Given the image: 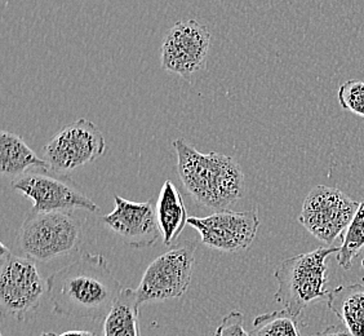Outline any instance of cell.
Instances as JSON below:
<instances>
[{
	"label": "cell",
	"instance_id": "1",
	"mask_svg": "<svg viewBox=\"0 0 364 336\" xmlns=\"http://www.w3.org/2000/svg\"><path fill=\"white\" fill-rule=\"evenodd\" d=\"M123 290L101 253H85L47 278L53 313L73 318L106 317Z\"/></svg>",
	"mask_w": 364,
	"mask_h": 336
},
{
	"label": "cell",
	"instance_id": "2",
	"mask_svg": "<svg viewBox=\"0 0 364 336\" xmlns=\"http://www.w3.org/2000/svg\"><path fill=\"white\" fill-rule=\"evenodd\" d=\"M177 174L196 204L218 211L228 210L245 196V174L228 155L199 153L183 139L173 141Z\"/></svg>",
	"mask_w": 364,
	"mask_h": 336
},
{
	"label": "cell",
	"instance_id": "3",
	"mask_svg": "<svg viewBox=\"0 0 364 336\" xmlns=\"http://www.w3.org/2000/svg\"><path fill=\"white\" fill-rule=\"evenodd\" d=\"M85 221L73 211L30 210L17 231L16 247L21 256L41 263L69 256L83 245Z\"/></svg>",
	"mask_w": 364,
	"mask_h": 336
},
{
	"label": "cell",
	"instance_id": "4",
	"mask_svg": "<svg viewBox=\"0 0 364 336\" xmlns=\"http://www.w3.org/2000/svg\"><path fill=\"white\" fill-rule=\"evenodd\" d=\"M338 252V247L329 246L283 260L274 273L278 282L275 300L297 318L309 305L327 300L326 263L332 253Z\"/></svg>",
	"mask_w": 364,
	"mask_h": 336
},
{
	"label": "cell",
	"instance_id": "5",
	"mask_svg": "<svg viewBox=\"0 0 364 336\" xmlns=\"http://www.w3.org/2000/svg\"><path fill=\"white\" fill-rule=\"evenodd\" d=\"M36 261L14 255L1 243L0 252V307L1 313L23 321L41 305L47 283L38 271Z\"/></svg>",
	"mask_w": 364,
	"mask_h": 336
},
{
	"label": "cell",
	"instance_id": "6",
	"mask_svg": "<svg viewBox=\"0 0 364 336\" xmlns=\"http://www.w3.org/2000/svg\"><path fill=\"white\" fill-rule=\"evenodd\" d=\"M196 245L185 241L161 253L147 266L136 295L139 304L178 299L189 290L196 264Z\"/></svg>",
	"mask_w": 364,
	"mask_h": 336
},
{
	"label": "cell",
	"instance_id": "7",
	"mask_svg": "<svg viewBox=\"0 0 364 336\" xmlns=\"http://www.w3.org/2000/svg\"><path fill=\"white\" fill-rule=\"evenodd\" d=\"M106 141L93 122L80 118L63 127L44 147L43 159L48 172L68 175L88 163L97 161L105 153Z\"/></svg>",
	"mask_w": 364,
	"mask_h": 336
},
{
	"label": "cell",
	"instance_id": "8",
	"mask_svg": "<svg viewBox=\"0 0 364 336\" xmlns=\"http://www.w3.org/2000/svg\"><path fill=\"white\" fill-rule=\"evenodd\" d=\"M358 207L359 202L341 190L318 185L305 198L299 221L318 241L331 246L346 231Z\"/></svg>",
	"mask_w": 364,
	"mask_h": 336
},
{
	"label": "cell",
	"instance_id": "9",
	"mask_svg": "<svg viewBox=\"0 0 364 336\" xmlns=\"http://www.w3.org/2000/svg\"><path fill=\"white\" fill-rule=\"evenodd\" d=\"M11 188L33 201L31 210L39 212H63L85 210L100 212V207L85 196L75 184L48 171L26 172L12 179Z\"/></svg>",
	"mask_w": 364,
	"mask_h": 336
},
{
	"label": "cell",
	"instance_id": "10",
	"mask_svg": "<svg viewBox=\"0 0 364 336\" xmlns=\"http://www.w3.org/2000/svg\"><path fill=\"white\" fill-rule=\"evenodd\" d=\"M188 224L196 229L207 247L224 253L245 251L257 236L259 220L256 210L234 212L224 210L210 216L189 217Z\"/></svg>",
	"mask_w": 364,
	"mask_h": 336
},
{
	"label": "cell",
	"instance_id": "11",
	"mask_svg": "<svg viewBox=\"0 0 364 336\" xmlns=\"http://www.w3.org/2000/svg\"><path fill=\"white\" fill-rule=\"evenodd\" d=\"M210 46V31L204 25L196 20L177 22L163 41L161 66L164 70L189 78L204 69Z\"/></svg>",
	"mask_w": 364,
	"mask_h": 336
},
{
	"label": "cell",
	"instance_id": "12",
	"mask_svg": "<svg viewBox=\"0 0 364 336\" xmlns=\"http://www.w3.org/2000/svg\"><path fill=\"white\" fill-rule=\"evenodd\" d=\"M115 209L102 216L104 224L124 243L134 248H147L156 245L161 231L153 199L132 202L119 196H114Z\"/></svg>",
	"mask_w": 364,
	"mask_h": 336
},
{
	"label": "cell",
	"instance_id": "13",
	"mask_svg": "<svg viewBox=\"0 0 364 336\" xmlns=\"http://www.w3.org/2000/svg\"><path fill=\"white\" fill-rule=\"evenodd\" d=\"M155 209L163 242L167 246L173 245L181 236L189 217L181 193L171 180L163 184Z\"/></svg>",
	"mask_w": 364,
	"mask_h": 336
},
{
	"label": "cell",
	"instance_id": "14",
	"mask_svg": "<svg viewBox=\"0 0 364 336\" xmlns=\"http://www.w3.org/2000/svg\"><path fill=\"white\" fill-rule=\"evenodd\" d=\"M327 305L351 336H364L363 283H351L332 290Z\"/></svg>",
	"mask_w": 364,
	"mask_h": 336
},
{
	"label": "cell",
	"instance_id": "15",
	"mask_svg": "<svg viewBox=\"0 0 364 336\" xmlns=\"http://www.w3.org/2000/svg\"><path fill=\"white\" fill-rule=\"evenodd\" d=\"M0 166L1 174L12 179L26 174L30 168L48 171L46 161L39 158L22 137L6 130L0 132Z\"/></svg>",
	"mask_w": 364,
	"mask_h": 336
},
{
	"label": "cell",
	"instance_id": "16",
	"mask_svg": "<svg viewBox=\"0 0 364 336\" xmlns=\"http://www.w3.org/2000/svg\"><path fill=\"white\" fill-rule=\"evenodd\" d=\"M139 308L136 290L124 288L104 318V336H141Z\"/></svg>",
	"mask_w": 364,
	"mask_h": 336
},
{
	"label": "cell",
	"instance_id": "17",
	"mask_svg": "<svg viewBox=\"0 0 364 336\" xmlns=\"http://www.w3.org/2000/svg\"><path fill=\"white\" fill-rule=\"evenodd\" d=\"M251 336H301L297 317L286 309L257 315L253 321Z\"/></svg>",
	"mask_w": 364,
	"mask_h": 336
},
{
	"label": "cell",
	"instance_id": "18",
	"mask_svg": "<svg viewBox=\"0 0 364 336\" xmlns=\"http://www.w3.org/2000/svg\"><path fill=\"white\" fill-rule=\"evenodd\" d=\"M364 247V201L359 202L355 215L343 234V246L337 253V263L345 271L353 266V260L357 258Z\"/></svg>",
	"mask_w": 364,
	"mask_h": 336
},
{
	"label": "cell",
	"instance_id": "19",
	"mask_svg": "<svg viewBox=\"0 0 364 336\" xmlns=\"http://www.w3.org/2000/svg\"><path fill=\"white\" fill-rule=\"evenodd\" d=\"M338 103L343 110L364 118V82L350 79L340 87Z\"/></svg>",
	"mask_w": 364,
	"mask_h": 336
},
{
	"label": "cell",
	"instance_id": "20",
	"mask_svg": "<svg viewBox=\"0 0 364 336\" xmlns=\"http://www.w3.org/2000/svg\"><path fill=\"white\" fill-rule=\"evenodd\" d=\"M213 336H251L245 329V315L239 310H232L225 315Z\"/></svg>",
	"mask_w": 364,
	"mask_h": 336
},
{
	"label": "cell",
	"instance_id": "21",
	"mask_svg": "<svg viewBox=\"0 0 364 336\" xmlns=\"http://www.w3.org/2000/svg\"><path fill=\"white\" fill-rule=\"evenodd\" d=\"M314 336H351L349 331L345 327H338V326H329L321 332H318Z\"/></svg>",
	"mask_w": 364,
	"mask_h": 336
},
{
	"label": "cell",
	"instance_id": "22",
	"mask_svg": "<svg viewBox=\"0 0 364 336\" xmlns=\"http://www.w3.org/2000/svg\"><path fill=\"white\" fill-rule=\"evenodd\" d=\"M41 336H97L91 331H83V330H71L66 331L63 334H56V332H43Z\"/></svg>",
	"mask_w": 364,
	"mask_h": 336
}]
</instances>
